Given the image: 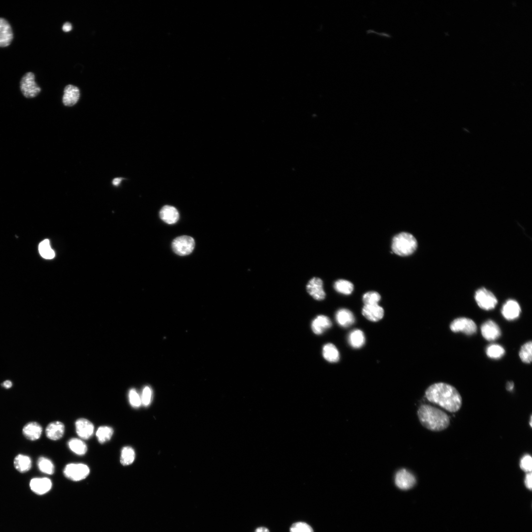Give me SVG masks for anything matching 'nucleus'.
Returning <instances> with one entry per match:
<instances>
[{"mask_svg": "<svg viewBox=\"0 0 532 532\" xmlns=\"http://www.w3.org/2000/svg\"><path fill=\"white\" fill-rule=\"evenodd\" d=\"M425 397L430 402L451 413L459 411L462 405V398L458 390L446 383H436L430 386L426 390Z\"/></svg>", "mask_w": 532, "mask_h": 532, "instance_id": "1", "label": "nucleus"}, {"mask_svg": "<svg viewBox=\"0 0 532 532\" xmlns=\"http://www.w3.org/2000/svg\"><path fill=\"white\" fill-rule=\"evenodd\" d=\"M418 415L421 424L432 431H442L450 424V417L446 413L429 404L420 406Z\"/></svg>", "mask_w": 532, "mask_h": 532, "instance_id": "2", "label": "nucleus"}, {"mask_svg": "<svg viewBox=\"0 0 532 532\" xmlns=\"http://www.w3.org/2000/svg\"><path fill=\"white\" fill-rule=\"evenodd\" d=\"M418 242L410 233L402 232L396 235L392 240L393 253L401 257H407L414 254L418 247Z\"/></svg>", "mask_w": 532, "mask_h": 532, "instance_id": "3", "label": "nucleus"}, {"mask_svg": "<svg viewBox=\"0 0 532 532\" xmlns=\"http://www.w3.org/2000/svg\"><path fill=\"white\" fill-rule=\"evenodd\" d=\"M195 242L193 238L188 236H182L176 238L172 246L174 253L181 257L191 254L195 248Z\"/></svg>", "mask_w": 532, "mask_h": 532, "instance_id": "4", "label": "nucleus"}, {"mask_svg": "<svg viewBox=\"0 0 532 532\" xmlns=\"http://www.w3.org/2000/svg\"><path fill=\"white\" fill-rule=\"evenodd\" d=\"M64 475L66 478L74 482H79L86 479L90 474L89 467L82 463H70L64 469Z\"/></svg>", "mask_w": 532, "mask_h": 532, "instance_id": "5", "label": "nucleus"}, {"mask_svg": "<svg viewBox=\"0 0 532 532\" xmlns=\"http://www.w3.org/2000/svg\"><path fill=\"white\" fill-rule=\"evenodd\" d=\"M20 88L24 96L28 98L35 97L41 90L35 82L34 74L31 72L27 73L22 78Z\"/></svg>", "mask_w": 532, "mask_h": 532, "instance_id": "6", "label": "nucleus"}, {"mask_svg": "<svg viewBox=\"0 0 532 532\" xmlns=\"http://www.w3.org/2000/svg\"><path fill=\"white\" fill-rule=\"evenodd\" d=\"M475 298L478 306L481 308L486 310L494 309L498 303L497 299L495 295L484 288L481 289L476 291Z\"/></svg>", "mask_w": 532, "mask_h": 532, "instance_id": "7", "label": "nucleus"}, {"mask_svg": "<svg viewBox=\"0 0 532 532\" xmlns=\"http://www.w3.org/2000/svg\"><path fill=\"white\" fill-rule=\"evenodd\" d=\"M450 328L453 332H463L467 335H472L477 331L475 322L471 319L466 318L455 319L451 323Z\"/></svg>", "mask_w": 532, "mask_h": 532, "instance_id": "8", "label": "nucleus"}, {"mask_svg": "<svg viewBox=\"0 0 532 532\" xmlns=\"http://www.w3.org/2000/svg\"><path fill=\"white\" fill-rule=\"evenodd\" d=\"M416 477L410 471L405 468L400 469L395 476V484L400 489L408 490L416 484Z\"/></svg>", "mask_w": 532, "mask_h": 532, "instance_id": "9", "label": "nucleus"}, {"mask_svg": "<svg viewBox=\"0 0 532 532\" xmlns=\"http://www.w3.org/2000/svg\"><path fill=\"white\" fill-rule=\"evenodd\" d=\"M306 290L308 294L315 300L322 301L326 297L323 288V281L318 277L311 279L306 286Z\"/></svg>", "mask_w": 532, "mask_h": 532, "instance_id": "10", "label": "nucleus"}, {"mask_svg": "<svg viewBox=\"0 0 532 532\" xmlns=\"http://www.w3.org/2000/svg\"><path fill=\"white\" fill-rule=\"evenodd\" d=\"M363 316L372 322H378L381 320L385 314L384 308L379 304L365 305L362 309Z\"/></svg>", "mask_w": 532, "mask_h": 532, "instance_id": "11", "label": "nucleus"}, {"mask_svg": "<svg viewBox=\"0 0 532 532\" xmlns=\"http://www.w3.org/2000/svg\"><path fill=\"white\" fill-rule=\"evenodd\" d=\"M76 432L81 439L88 440L95 432V426L89 420L80 419L76 422Z\"/></svg>", "mask_w": 532, "mask_h": 532, "instance_id": "12", "label": "nucleus"}, {"mask_svg": "<svg viewBox=\"0 0 532 532\" xmlns=\"http://www.w3.org/2000/svg\"><path fill=\"white\" fill-rule=\"evenodd\" d=\"M481 332L484 338L487 340H494L501 335V330L494 321L489 320L481 327Z\"/></svg>", "mask_w": 532, "mask_h": 532, "instance_id": "13", "label": "nucleus"}, {"mask_svg": "<svg viewBox=\"0 0 532 532\" xmlns=\"http://www.w3.org/2000/svg\"><path fill=\"white\" fill-rule=\"evenodd\" d=\"M43 433L41 425L37 422H30L26 424L22 429L23 435L31 441H35L40 439Z\"/></svg>", "mask_w": 532, "mask_h": 532, "instance_id": "14", "label": "nucleus"}, {"mask_svg": "<svg viewBox=\"0 0 532 532\" xmlns=\"http://www.w3.org/2000/svg\"><path fill=\"white\" fill-rule=\"evenodd\" d=\"M51 481L47 478H34L31 480L30 487L33 492L40 495L49 492L52 488Z\"/></svg>", "mask_w": 532, "mask_h": 532, "instance_id": "15", "label": "nucleus"}, {"mask_svg": "<svg viewBox=\"0 0 532 532\" xmlns=\"http://www.w3.org/2000/svg\"><path fill=\"white\" fill-rule=\"evenodd\" d=\"M501 311L502 315L507 320L513 321L519 317L521 307L516 301L509 300L503 305Z\"/></svg>", "mask_w": 532, "mask_h": 532, "instance_id": "16", "label": "nucleus"}, {"mask_svg": "<svg viewBox=\"0 0 532 532\" xmlns=\"http://www.w3.org/2000/svg\"><path fill=\"white\" fill-rule=\"evenodd\" d=\"M13 39V33L10 24L6 19L0 18V47L9 46Z\"/></svg>", "mask_w": 532, "mask_h": 532, "instance_id": "17", "label": "nucleus"}, {"mask_svg": "<svg viewBox=\"0 0 532 532\" xmlns=\"http://www.w3.org/2000/svg\"><path fill=\"white\" fill-rule=\"evenodd\" d=\"M80 98V90L74 85L69 84L66 86L64 90L63 97V103L66 106L72 107L75 105Z\"/></svg>", "mask_w": 532, "mask_h": 532, "instance_id": "18", "label": "nucleus"}, {"mask_svg": "<svg viewBox=\"0 0 532 532\" xmlns=\"http://www.w3.org/2000/svg\"><path fill=\"white\" fill-rule=\"evenodd\" d=\"M65 430V425L60 421H54L49 423L46 428V434L48 438L52 441H57L64 436Z\"/></svg>", "mask_w": 532, "mask_h": 532, "instance_id": "19", "label": "nucleus"}, {"mask_svg": "<svg viewBox=\"0 0 532 532\" xmlns=\"http://www.w3.org/2000/svg\"><path fill=\"white\" fill-rule=\"evenodd\" d=\"M161 220L168 225L176 224L179 218V214L176 208L171 206H165L160 211Z\"/></svg>", "mask_w": 532, "mask_h": 532, "instance_id": "20", "label": "nucleus"}, {"mask_svg": "<svg viewBox=\"0 0 532 532\" xmlns=\"http://www.w3.org/2000/svg\"><path fill=\"white\" fill-rule=\"evenodd\" d=\"M336 320L339 326L347 328L354 324L355 318L351 311L347 309L342 308L337 312Z\"/></svg>", "mask_w": 532, "mask_h": 532, "instance_id": "21", "label": "nucleus"}, {"mask_svg": "<svg viewBox=\"0 0 532 532\" xmlns=\"http://www.w3.org/2000/svg\"><path fill=\"white\" fill-rule=\"evenodd\" d=\"M332 325V322L328 317L321 315L312 321L311 329L315 334L320 335L330 328Z\"/></svg>", "mask_w": 532, "mask_h": 532, "instance_id": "22", "label": "nucleus"}, {"mask_svg": "<svg viewBox=\"0 0 532 532\" xmlns=\"http://www.w3.org/2000/svg\"><path fill=\"white\" fill-rule=\"evenodd\" d=\"M14 464L17 471L21 473H25L32 468V461L29 456L19 454L15 457Z\"/></svg>", "mask_w": 532, "mask_h": 532, "instance_id": "23", "label": "nucleus"}, {"mask_svg": "<svg viewBox=\"0 0 532 532\" xmlns=\"http://www.w3.org/2000/svg\"><path fill=\"white\" fill-rule=\"evenodd\" d=\"M323 356L324 359L330 363H336L339 359V354L337 348L332 343H327L323 348Z\"/></svg>", "mask_w": 532, "mask_h": 532, "instance_id": "24", "label": "nucleus"}, {"mask_svg": "<svg viewBox=\"0 0 532 532\" xmlns=\"http://www.w3.org/2000/svg\"><path fill=\"white\" fill-rule=\"evenodd\" d=\"M349 342L354 348L359 349L362 347L365 342L364 333L359 329L353 331L349 335Z\"/></svg>", "mask_w": 532, "mask_h": 532, "instance_id": "25", "label": "nucleus"}, {"mask_svg": "<svg viewBox=\"0 0 532 532\" xmlns=\"http://www.w3.org/2000/svg\"><path fill=\"white\" fill-rule=\"evenodd\" d=\"M70 450L74 453L80 456L85 455L87 451L86 444L81 440L77 438H72L68 443Z\"/></svg>", "mask_w": 532, "mask_h": 532, "instance_id": "26", "label": "nucleus"}, {"mask_svg": "<svg viewBox=\"0 0 532 532\" xmlns=\"http://www.w3.org/2000/svg\"><path fill=\"white\" fill-rule=\"evenodd\" d=\"M136 453L134 450L130 446L122 448L120 455V463L123 466L131 465L135 461Z\"/></svg>", "mask_w": 532, "mask_h": 532, "instance_id": "27", "label": "nucleus"}, {"mask_svg": "<svg viewBox=\"0 0 532 532\" xmlns=\"http://www.w3.org/2000/svg\"><path fill=\"white\" fill-rule=\"evenodd\" d=\"M113 428L108 426H100L97 432V436L98 442L104 444L111 440L113 435Z\"/></svg>", "mask_w": 532, "mask_h": 532, "instance_id": "28", "label": "nucleus"}, {"mask_svg": "<svg viewBox=\"0 0 532 532\" xmlns=\"http://www.w3.org/2000/svg\"><path fill=\"white\" fill-rule=\"evenodd\" d=\"M335 290L339 293L344 295H350L354 290V286L350 281L345 279H339L334 285Z\"/></svg>", "mask_w": 532, "mask_h": 532, "instance_id": "29", "label": "nucleus"}, {"mask_svg": "<svg viewBox=\"0 0 532 532\" xmlns=\"http://www.w3.org/2000/svg\"><path fill=\"white\" fill-rule=\"evenodd\" d=\"M37 466L39 470L44 474L51 475L54 473V465L48 458L45 457H40L37 461Z\"/></svg>", "mask_w": 532, "mask_h": 532, "instance_id": "30", "label": "nucleus"}, {"mask_svg": "<svg viewBox=\"0 0 532 532\" xmlns=\"http://www.w3.org/2000/svg\"><path fill=\"white\" fill-rule=\"evenodd\" d=\"M486 353L489 358L497 359L504 355L505 350L501 346L497 344H492L487 348Z\"/></svg>", "mask_w": 532, "mask_h": 532, "instance_id": "31", "label": "nucleus"}, {"mask_svg": "<svg viewBox=\"0 0 532 532\" xmlns=\"http://www.w3.org/2000/svg\"><path fill=\"white\" fill-rule=\"evenodd\" d=\"M519 357L521 361L525 363L530 364L532 359V342L528 341L521 347L519 352Z\"/></svg>", "mask_w": 532, "mask_h": 532, "instance_id": "32", "label": "nucleus"}, {"mask_svg": "<svg viewBox=\"0 0 532 532\" xmlns=\"http://www.w3.org/2000/svg\"><path fill=\"white\" fill-rule=\"evenodd\" d=\"M39 250L41 256L46 259H51L55 257V253L50 247L48 240H45L40 243Z\"/></svg>", "mask_w": 532, "mask_h": 532, "instance_id": "33", "label": "nucleus"}, {"mask_svg": "<svg viewBox=\"0 0 532 532\" xmlns=\"http://www.w3.org/2000/svg\"><path fill=\"white\" fill-rule=\"evenodd\" d=\"M381 296L377 292L370 291L366 293L363 297V301L365 305H371L378 304L380 301Z\"/></svg>", "mask_w": 532, "mask_h": 532, "instance_id": "34", "label": "nucleus"}, {"mask_svg": "<svg viewBox=\"0 0 532 532\" xmlns=\"http://www.w3.org/2000/svg\"><path fill=\"white\" fill-rule=\"evenodd\" d=\"M290 532H314L310 526L305 522H297L293 524L290 529Z\"/></svg>", "mask_w": 532, "mask_h": 532, "instance_id": "35", "label": "nucleus"}, {"mask_svg": "<svg viewBox=\"0 0 532 532\" xmlns=\"http://www.w3.org/2000/svg\"><path fill=\"white\" fill-rule=\"evenodd\" d=\"M520 467L521 470L528 473L532 470V458L530 455H525L521 459Z\"/></svg>", "mask_w": 532, "mask_h": 532, "instance_id": "36", "label": "nucleus"}, {"mask_svg": "<svg viewBox=\"0 0 532 532\" xmlns=\"http://www.w3.org/2000/svg\"><path fill=\"white\" fill-rule=\"evenodd\" d=\"M129 399L130 404L133 408H138L142 404V400L137 391L132 389L129 393Z\"/></svg>", "mask_w": 532, "mask_h": 532, "instance_id": "37", "label": "nucleus"}, {"mask_svg": "<svg viewBox=\"0 0 532 532\" xmlns=\"http://www.w3.org/2000/svg\"><path fill=\"white\" fill-rule=\"evenodd\" d=\"M152 399V391L151 389L146 387L143 390L142 397V403L144 406H147L149 405L151 402Z\"/></svg>", "mask_w": 532, "mask_h": 532, "instance_id": "38", "label": "nucleus"}, {"mask_svg": "<svg viewBox=\"0 0 532 532\" xmlns=\"http://www.w3.org/2000/svg\"><path fill=\"white\" fill-rule=\"evenodd\" d=\"M532 474L531 472L527 473L525 476L524 480V483L526 487L529 490H531L532 488Z\"/></svg>", "mask_w": 532, "mask_h": 532, "instance_id": "39", "label": "nucleus"}, {"mask_svg": "<svg viewBox=\"0 0 532 532\" xmlns=\"http://www.w3.org/2000/svg\"><path fill=\"white\" fill-rule=\"evenodd\" d=\"M72 25L69 22H66L62 27V30L65 32H69L72 30Z\"/></svg>", "mask_w": 532, "mask_h": 532, "instance_id": "40", "label": "nucleus"}, {"mask_svg": "<svg viewBox=\"0 0 532 532\" xmlns=\"http://www.w3.org/2000/svg\"><path fill=\"white\" fill-rule=\"evenodd\" d=\"M3 387L6 389H9L12 387L13 386L12 383L10 381H6L3 383L2 385Z\"/></svg>", "mask_w": 532, "mask_h": 532, "instance_id": "41", "label": "nucleus"}, {"mask_svg": "<svg viewBox=\"0 0 532 532\" xmlns=\"http://www.w3.org/2000/svg\"><path fill=\"white\" fill-rule=\"evenodd\" d=\"M122 179H123L122 178H119V177L115 178L113 179V185H114V186L119 185L120 184V183H121V181L122 180Z\"/></svg>", "mask_w": 532, "mask_h": 532, "instance_id": "42", "label": "nucleus"}, {"mask_svg": "<svg viewBox=\"0 0 532 532\" xmlns=\"http://www.w3.org/2000/svg\"><path fill=\"white\" fill-rule=\"evenodd\" d=\"M255 532H270V531L265 527H259L256 530Z\"/></svg>", "mask_w": 532, "mask_h": 532, "instance_id": "43", "label": "nucleus"}, {"mask_svg": "<svg viewBox=\"0 0 532 532\" xmlns=\"http://www.w3.org/2000/svg\"><path fill=\"white\" fill-rule=\"evenodd\" d=\"M514 387V384L513 382H509L507 385V388L509 391H512Z\"/></svg>", "mask_w": 532, "mask_h": 532, "instance_id": "44", "label": "nucleus"}, {"mask_svg": "<svg viewBox=\"0 0 532 532\" xmlns=\"http://www.w3.org/2000/svg\"><path fill=\"white\" fill-rule=\"evenodd\" d=\"M532 416H531V418H530V426H531V427H532Z\"/></svg>", "mask_w": 532, "mask_h": 532, "instance_id": "45", "label": "nucleus"}]
</instances>
